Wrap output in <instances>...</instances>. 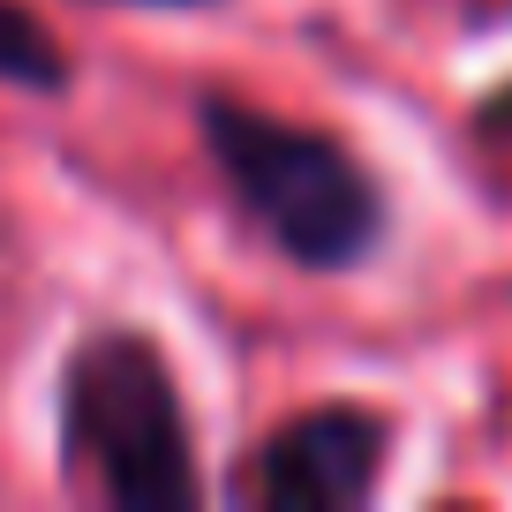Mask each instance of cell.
<instances>
[{
	"instance_id": "obj_1",
	"label": "cell",
	"mask_w": 512,
	"mask_h": 512,
	"mask_svg": "<svg viewBox=\"0 0 512 512\" xmlns=\"http://www.w3.org/2000/svg\"><path fill=\"white\" fill-rule=\"evenodd\" d=\"M53 467L106 512H196L211 497L181 369L151 324H91L53 377Z\"/></svg>"
},
{
	"instance_id": "obj_2",
	"label": "cell",
	"mask_w": 512,
	"mask_h": 512,
	"mask_svg": "<svg viewBox=\"0 0 512 512\" xmlns=\"http://www.w3.org/2000/svg\"><path fill=\"white\" fill-rule=\"evenodd\" d=\"M189 121L204 166L219 174V189L234 196V211L264 234L279 264L309 279H347L384 249L392 196L339 128L294 121L241 91H196Z\"/></svg>"
},
{
	"instance_id": "obj_3",
	"label": "cell",
	"mask_w": 512,
	"mask_h": 512,
	"mask_svg": "<svg viewBox=\"0 0 512 512\" xmlns=\"http://www.w3.org/2000/svg\"><path fill=\"white\" fill-rule=\"evenodd\" d=\"M400 422L369 400H309L279 415L226 475V497L249 512H362L392 475Z\"/></svg>"
},
{
	"instance_id": "obj_4",
	"label": "cell",
	"mask_w": 512,
	"mask_h": 512,
	"mask_svg": "<svg viewBox=\"0 0 512 512\" xmlns=\"http://www.w3.org/2000/svg\"><path fill=\"white\" fill-rule=\"evenodd\" d=\"M0 91H23V98L76 91V53L31 0H0Z\"/></svg>"
},
{
	"instance_id": "obj_5",
	"label": "cell",
	"mask_w": 512,
	"mask_h": 512,
	"mask_svg": "<svg viewBox=\"0 0 512 512\" xmlns=\"http://www.w3.org/2000/svg\"><path fill=\"white\" fill-rule=\"evenodd\" d=\"M467 128H475V144L512 151V76H505V83H490V91L467 106Z\"/></svg>"
},
{
	"instance_id": "obj_6",
	"label": "cell",
	"mask_w": 512,
	"mask_h": 512,
	"mask_svg": "<svg viewBox=\"0 0 512 512\" xmlns=\"http://www.w3.org/2000/svg\"><path fill=\"white\" fill-rule=\"evenodd\" d=\"M91 8H151V16H189V8H219V0H91Z\"/></svg>"
}]
</instances>
